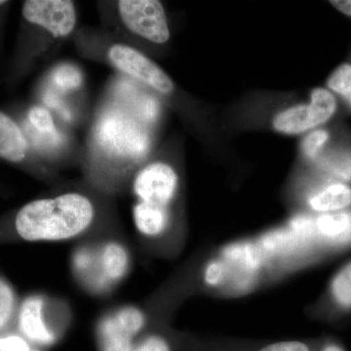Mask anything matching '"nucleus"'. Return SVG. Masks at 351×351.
Segmentation results:
<instances>
[{
  "mask_svg": "<svg viewBox=\"0 0 351 351\" xmlns=\"http://www.w3.org/2000/svg\"><path fill=\"white\" fill-rule=\"evenodd\" d=\"M18 307L17 295L12 286L0 277V331L17 315Z\"/></svg>",
  "mask_w": 351,
  "mask_h": 351,
  "instance_id": "4be33fe9",
  "label": "nucleus"
},
{
  "mask_svg": "<svg viewBox=\"0 0 351 351\" xmlns=\"http://www.w3.org/2000/svg\"><path fill=\"white\" fill-rule=\"evenodd\" d=\"M112 218V195L85 181L29 201L18 210L13 226L25 241L64 242L82 239Z\"/></svg>",
  "mask_w": 351,
  "mask_h": 351,
  "instance_id": "f03ea898",
  "label": "nucleus"
},
{
  "mask_svg": "<svg viewBox=\"0 0 351 351\" xmlns=\"http://www.w3.org/2000/svg\"><path fill=\"white\" fill-rule=\"evenodd\" d=\"M96 338L100 351H132L136 345V339L120 326L112 311L99 318L96 324Z\"/></svg>",
  "mask_w": 351,
  "mask_h": 351,
  "instance_id": "f3484780",
  "label": "nucleus"
},
{
  "mask_svg": "<svg viewBox=\"0 0 351 351\" xmlns=\"http://www.w3.org/2000/svg\"><path fill=\"white\" fill-rule=\"evenodd\" d=\"M22 16L31 31L24 53L27 69L54 59L78 29L77 5L71 0H27Z\"/></svg>",
  "mask_w": 351,
  "mask_h": 351,
  "instance_id": "20e7f679",
  "label": "nucleus"
},
{
  "mask_svg": "<svg viewBox=\"0 0 351 351\" xmlns=\"http://www.w3.org/2000/svg\"><path fill=\"white\" fill-rule=\"evenodd\" d=\"M100 100L127 113L145 128L158 133L165 117L164 101L144 85L115 73L104 88Z\"/></svg>",
  "mask_w": 351,
  "mask_h": 351,
  "instance_id": "6e6552de",
  "label": "nucleus"
},
{
  "mask_svg": "<svg viewBox=\"0 0 351 351\" xmlns=\"http://www.w3.org/2000/svg\"><path fill=\"white\" fill-rule=\"evenodd\" d=\"M31 350V343L22 335H0V351Z\"/></svg>",
  "mask_w": 351,
  "mask_h": 351,
  "instance_id": "b1692460",
  "label": "nucleus"
},
{
  "mask_svg": "<svg viewBox=\"0 0 351 351\" xmlns=\"http://www.w3.org/2000/svg\"><path fill=\"white\" fill-rule=\"evenodd\" d=\"M319 351H346V348L343 346L339 345V343L335 341H327L324 343Z\"/></svg>",
  "mask_w": 351,
  "mask_h": 351,
  "instance_id": "bb28decb",
  "label": "nucleus"
},
{
  "mask_svg": "<svg viewBox=\"0 0 351 351\" xmlns=\"http://www.w3.org/2000/svg\"><path fill=\"white\" fill-rule=\"evenodd\" d=\"M337 127L332 124L315 129L302 136L299 143V152L302 160L311 167V165L331 145L336 135Z\"/></svg>",
  "mask_w": 351,
  "mask_h": 351,
  "instance_id": "6ab92c4d",
  "label": "nucleus"
},
{
  "mask_svg": "<svg viewBox=\"0 0 351 351\" xmlns=\"http://www.w3.org/2000/svg\"><path fill=\"white\" fill-rule=\"evenodd\" d=\"M31 351H40V350H32Z\"/></svg>",
  "mask_w": 351,
  "mask_h": 351,
  "instance_id": "cd10ccee",
  "label": "nucleus"
},
{
  "mask_svg": "<svg viewBox=\"0 0 351 351\" xmlns=\"http://www.w3.org/2000/svg\"><path fill=\"white\" fill-rule=\"evenodd\" d=\"M343 112L341 101L328 88L316 86L309 90L306 100L279 108L270 124L279 135L301 138L308 132L331 125Z\"/></svg>",
  "mask_w": 351,
  "mask_h": 351,
  "instance_id": "0eeeda50",
  "label": "nucleus"
},
{
  "mask_svg": "<svg viewBox=\"0 0 351 351\" xmlns=\"http://www.w3.org/2000/svg\"><path fill=\"white\" fill-rule=\"evenodd\" d=\"M329 4L335 10L351 20V0H332Z\"/></svg>",
  "mask_w": 351,
  "mask_h": 351,
  "instance_id": "a878e982",
  "label": "nucleus"
},
{
  "mask_svg": "<svg viewBox=\"0 0 351 351\" xmlns=\"http://www.w3.org/2000/svg\"><path fill=\"white\" fill-rule=\"evenodd\" d=\"M132 351H171V346L164 337L154 334L136 343Z\"/></svg>",
  "mask_w": 351,
  "mask_h": 351,
  "instance_id": "5701e85b",
  "label": "nucleus"
},
{
  "mask_svg": "<svg viewBox=\"0 0 351 351\" xmlns=\"http://www.w3.org/2000/svg\"><path fill=\"white\" fill-rule=\"evenodd\" d=\"M263 255L258 245L240 243L228 246L219 260L208 265L204 272L205 282L216 286L232 277L237 278L239 282L242 277L250 278L252 274L260 269Z\"/></svg>",
  "mask_w": 351,
  "mask_h": 351,
  "instance_id": "9d476101",
  "label": "nucleus"
},
{
  "mask_svg": "<svg viewBox=\"0 0 351 351\" xmlns=\"http://www.w3.org/2000/svg\"><path fill=\"white\" fill-rule=\"evenodd\" d=\"M73 276L87 292L93 295H107L112 290L104 280L99 270L97 244L80 245L71 258Z\"/></svg>",
  "mask_w": 351,
  "mask_h": 351,
  "instance_id": "2eb2a0df",
  "label": "nucleus"
},
{
  "mask_svg": "<svg viewBox=\"0 0 351 351\" xmlns=\"http://www.w3.org/2000/svg\"><path fill=\"white\" fill-rule=\"evenodd\" d=\"M110 311L115 321L133 338H137L147 324L144 311L133 304L121 306Z\"/></svg>",
  "mask_w": 351,
  "mask_h": 351,
  "instance_id": "412c9836",
  "label": "nucleus"
},
{
  "mask_svg": "<svg viewBox=\"0 0 351 351\" xmlns=\"http://www.w3.org/2000/svg\"><path fill=\"white\" fill-rule=\"evenodd\" d=\"M309 168L313 174L351 186V132L337 127L331 145Z\"/></svg>",
  "mask_w": 351,
  "mask_h": 351,
  "instance_id": "ddd939ff",
  "label": "nucleus"
},
{
  "mask_svg": "<svg viewBox=\"0 0 351 351\" xmlns=\"http://www.w3.org/2000/svg\"><path fill=\"white\" fill-rule=\"evenodd\" d=\"M132 219L136 232L140 237L147 239H160L169 232L174 223L175 208L133 201Z\"/></svg>",
  "mask_w": 351,
  "mask_h": 351,
  "instance_id": "dca6fc26",
  "label": "nucleus"
},
{
  "mask_svg": "<svg viewBox=\"0 0 351 351\" xmlns=\"http://www.w3.org/2000/svg\"><path fill=\"white\" fill-rule=\"evenodd\" d=\"M304 203L311 214H329L351 208V186L313 174Z\"/></svg>",
  "mask_w": 351,
  "mask_h": 351,
  "instance_id": "f8f14e48",
  "label": "nucleus"
},
{
  "mask_svg": "<svg viewBox=\"0 0 351 351\" xmlns=\"http://www.w3.org/2000/svg\"><path fill=\"white\" fill-rule=\"evenodd\" d=\"M157 136L123 110L99 100L83 144L85 181L112 196L128 188L134 172L157 149Z\"/></svg>",
  "mask_w": 351,
  "mask_h": 351,
  "instance_id": "f257e3e1",
  "label": "nucleus"
},
{
  "mask_svg": "<svg viewBox=\"0 0 351 351\" xmlns=\"http://www.w3.org/2000/svg\"><path fill=\"white\" fill-rule=\"evenodd\" d=\"M171 145L158 147L134 172L128 184L132 199L175 208L181 195L182 174Z\"/></svg>",
  "mask_w": 351,
  "mask_h": 351,
  "instance_id": "423d86ee",
  "label": "nucleus"
},
{
  "mask_svg": "<svg viewBox=\"0 0 351 351\" xmlns=\"http://www.w3.org/2000/svg\"><path fill=\"white\" fill-rule=\"evenodd\" d=\"M0 158L14 164H32L40 177L48 181L59 179L57 171L41 162L32 151L20 124L2 112H0Z\"/></svg>",
  "mask_w": 351,
  "mask_h": 351,
  "instance_id": "9b49d317",
  "label": "nucleus"
},
{
  "mask_svg": "<svg viewBox=\"0 0 351 351\" xmlns=\"http://www.w3.org/2000/svg\"><path fill=\"white\" fill-rule=\"evenodd\" d=\"M258 351H311L306 343L301 341H281L272 343Z\"/></svg>",
  "mask_w": 351,
  "mask_h": 351,
  "instance_id": "393cba45",
  "label": "nucleus"
},
{
  "mask_svg": "<svg viewBox=\"0 0 351 351\" xmlns=\"http://www.w3.org/2000/svg\"><path fill=\"white\" fill-rule=\"evenodd\" d=\"M97 258L101 276L112 289L121 283L130 272V250L121 240L106 239L97 243Z\"/></svg>",
  "mask_w": 351,
  "mask_h": 351,
  "instance_id": "4468645a",
  "label": "nucleus"
},
{
  "mask_svg": "<svg viewBox=\"0 0 351 351\" xmlns=\"http://www.w3.org/2000/svg\"><path fill=\"white\" fill-rule=\"evenodd\" d=\"M86 84V73L80 64L71 60L55 62L39 80L38 103L75 132L90 122L93 113Z\"/></svg>",
  "mask_w": 351,
  "mask_h": 351,
  "instance_id": "39448f33",
  "label": "nucleus"
},
{
  "mask_svg": "<svg viewBox=\"0 0 351 351\" xmlns=\"http://www.w3.org/2000/svg\"><path fill=\"white\" fill-rule=\"evenodd\" d=\"M100 27L110 38L135 48L154 59L172 38L165 6L158 0L96 1Z\"/></svg>",
  "mask_w": 351,
  "mask_h": 351,
  "instance_id": "7ed1b4c3",
  "label": "nucleus"
},
{
  "mask_svg": "<svg viewBox=\"0 0 351 351\" xmlns=\"http://www.w3.org/2000/svg\"><path fill=\"white\" fill-rule=\"evenodd\" d=\"M324 86L341 101L343 112L351 114V54L332 69Z\"/></svg>",
  "mask_w": 351,
  "mask_h": 351,
  "instance_id": "aec40b11",
  "label": "nucleus"
},
{
  "mask_svg": "<svg viewBox=\"0 0 351 351\" xmlns=\"http://www.w3.org/2000/svg\"><path fill=\"white\" fill-rule=\"evenodd\" d=\"M20 335L29 343L47 348L54 346L62 334V319H64L59 302L47 295H27L17 311Z\"/></svg>",
  "mask_w": 351,
  "mask_h": 351,
  "instance_id": "1a4fd4ad",
  "label": "nucleus"
},
{
  "mask_svg": "<svg viewBox=\"0 0 351 351\" xmlns=\"http://www.w3.org/2000/svg\"><path fill=\"white\" fill-rule=\"evenodd\" d=\"M325 304L335 316L351 313V261L332 276Z\"/></svg>",
  "mask_w": 351,
  "mask_h": 351,
  "instance_id": "a211bd4d",
  "label": "nucleus"
}]
</instances>
